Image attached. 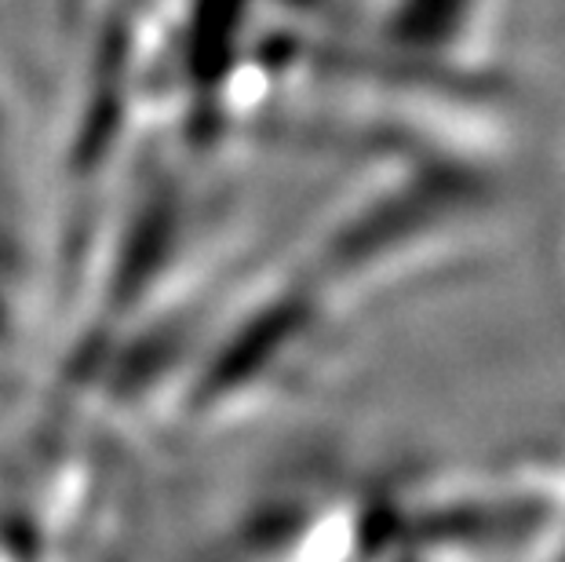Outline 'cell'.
Instances as JSON below:
<instances>
[{
    "mask_svg": "<svg viewBox=\"0 0 565 562\" xmlns=\"http://www.w3.org/2000/svg\"><path fill=\"white\" fill-rule=\"evenodd\" d=\"M514 0H380V41L398 66L486 85Z\"/></svg>",
    "mask_w": 565,
    "mask_h": 562,
    "instance_id": "6da1fadb",
    "label": "cell"
}]
</instances>
